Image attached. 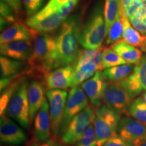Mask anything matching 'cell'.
I'll return each mask as SVG.
<instances>
[{
	"label": "cell",
	"mask_w": 146,
	"mask_h": 146,
	"mask_svg": "<svg viewBox=\"0 0 146 146\" xmlns=\"http://www.w3.org/2000/svg\"><path fill=\"white\" fill-rule=\"evenodd\" d=\"M81 30L77 16H70L62 23L55 37L60 66L72 65L78 60L81 52L78 48Z\"/></svg>",
	"instance_id": "1"
},
{
	"label": "cell",
	"mask_w": 146,
	"mask_h": 146,
	"mask_svg": "<svg viewBox=\"0 0 146 146\" xmlns=\"http://www.w3.org/2000/svg\"><path fill=\"white\" fill-rule=\"evenodd\" d=\"M33 52L29 64L35 70L47 75L53 69L60 66L55 38L41 33L35 36Z\"/></svg>",
	"instance_id": "2"
},
{
	"label": "cell",
	"mask_w": 146,
	"mask_h": 146,
	"mask_svg": "<svg viewBox=\"0 0 146 146\" xmlns=\"http://www.w3.org/2000/svg\"><path fill=\"white\" fill-rule=\"evenodd\" d=\"M106 37V28L101 3L93 10L81 30L80 44L87 50H100Z\"/></svg>",
	"instance_id": "3"
},
{
	"label": "cell",
	"mask_w": 146,
	"mask_h": 146,
	"mask_svg": "<svg viewBox=\"0 0 146 146\" xmlns=\"http://www.w3.org/2000/svg\"><path fill=\"white\" fill-rule=\"evenodd\" d=\"M120 115L103 105L96 110L94 125L97 145L102 146L108 139L117 135Z\"/></svg>",
	"instance_id": "4"
},
{
	"label": "cell",
	"mask_w": 146,
	"mask_h": 146,
	"mask_svg": "<svg viewBox=\"0 0 146 146\" xmlns=\"http://www.w3.org/2000/svg\"><path fill=\"white\" fill-rule=\"evenodd\" d=\"M29 85L26 80L19 85L10 101L5 112L9 117L25 129H27L31 123L28 100Z\"/></svg>",
	"instance_id": "5"
},
{
	"label": "cell",
	"mask_w": 146,
	"mask_h": 146,
	"mask_svg": "<svg viewBox=\"0 0 146 146\" xmlns=\"http://www.w3.org/2000/svg\"><path fill=\"white\" fill-rule=\"evenodd\" d=\"M96 112L91 106L76 115L61 132L62 141L66 145H72L78 141L89 125L94 123Z\"/></svg>",
	"instance_id": "6"
},
{
	"label": "cell",
	"mask_w": 146,
	"mask_h": 146,
	"mask_svg": "<svg viewBox=\"0 0 146 146\" xmlns=\"http://www.w3.org/2000/svg\"><path fill=\"white\" fill-rule=\"evenodd\" d=\"M134 98L119 82H108L103 102L118 114H128V109Z\"/></svg>",
	"instance_id": "7"
},
{
	"label": "cell",
	"mask_w": 146,
	"mask_h": 146,
	"mask_svg": "<svg viewBox=\"0 0 146 146\" xmlns=\"http://www.w3.org/2000/svg\"><path fill=\"white\" fill-rule=\"evenodd\" d=\"M68 96L67 91L63 89H49L46 92L50 106L52 133L54 136L57 135L61 129Z\"/></svg>",
	"instance_id": "8"
},
{
	"label": "cell",
	"mask_w": 146,
	"mask_h": 146,
	"mask_svg": "<svg viewBox=\"0 0 146 146\" xmlns=\"http://www.w3.org/2000/svg\"><path fill=\"white\" fill-rule=\"evenodd\" d=\"M88 98L81 87H72L68 93L66 104L61 132L68 125L69 122L76 115L79 114L88 106Z\"/></svg>",
	"instance_id": "9"
},
{
	"label": "cell",
	"mask_w": 146,
	"mask_h": 146,
	"mask_svg": "<svg viewBox=\"0 0 146 146\" xmlns=\"http://www.w3.org/2000/svg\"><path fill=\"white\" fill-rule=\"evenodd\" d=\"M117 133L135 146L146 138V126L131 116H123L118 123Z\"/></svg>",
	"instance_id": "10"
},
{
	"label": "cell",
	"mask_w": 146,
	"mask_h": 146,
	"mask_svg": "<svg viewBox=\"0 0 146 146\" xmlns=\"http://www.w3.org/2000/svg\"><path fill=\"white\" fill-rule=\"evenodd\" d=\"M133 98L146 91V55L142 56L140 62L134 67L128 77L119 81Z\"/></svg>",
	"instance_id": "11"
},
{
	"label": "cell",
	"mask_w": 146,
	"mask_h": 146,
	"mask_svg": "<svg viewBox=\"0 0 146 146\" xmlns=\"http://www.w3.org/2000/svg\"><path fill=\"white\" fill-rule=\"evenodd\" d=\"M108 82L104 77L102 72L98 70L81 84V87L87 95L91 104L94 107H100L103 102Z\"/></svg>",
	"instance_id": "12"
},
{
	"label": "cell",
	"mask_w": 146,
	"mask_h": 146,
	"mask_svg": "<svg viewBox=\"0 0 146 146\" xmlns=\"http://www.w3.org/2000/svg\"><path fill=\"white\" fill-rule=\"evenodd\" d=\"M0 140L7 145H20L26 141L27 136L23 129L5 114L0 120Z\"/></svg>",
	"instance_id": "13"
},
{
	"label": "cell",
	"mask_w": 146,
	"mask_h": 146,
	"mask_svg": "<svg viewBox=\"0 0 146 146\" xmlns=\"http://www.w3.org/2000/svg\"><path fill=\"white\" fill-rule=\"evenodd\" d=\"M74 66H62L51 71L45 76V85L48 89H66L73 87Z\"/></svg>",
	"instance_id": "14"
},
{
	"label": "cell",
	"mask_w": 146,
	"mask_h": 146,
	"mask_svg": "<svg viewBox=\"0 0 146 146\" xmlns=\"http://www.w3.org/2000/svg\"><path fill=\"white\" fill-rule=\"evenodd\" d=\"M52 132V123L50 114V106L46 98L34 118L33 136L36 141L49 139Z\"/></svg>",
	"instance_id": "15"
},
{
	"label": "cell",
	"mask_w": 146,
	"mask_h": 146,
	"mask_svg": "<svg viewBox=\"0 0 146 146\" xmlns=\"http://www.w3.org/2000/svg\"><path fill=\"white\" fill-rule=\"evenodd\" d=\"M33 52V45L28 41H12L2 43L0 45L1 56L19 60L27 61L31 57Z\"/></svg>",
	"instance_id": "16"
},
{
	"label": "cell",
	"mask_w": 146,
	"mask_h": 146,
	"mask_svg": "<svg viewBox=\"0 0 146 146\" xmlns=\"http://www.w3.org/2000/svg\"><path fill=\"white\" fill-rule=\"evenodd\" d=\"M45 86L41 82L33 81L29 85L28 100L29 105V117L31 123L41 108L45 97Z\"/></svg>",
	"instance_id": "17"
},
{
	"label": "cell",
	"mask_w": 146,
	"mask_h": 146,
	"mask_svg": "<svg viewBox=\"0 0 146 146\" xmlns=\"http://www.w3.org/2000/svg\"><path fill=\"white\" fill-rule=\"evenodd\" d=\"M32 33L28 27L21 23H15L1 33V44L12 41H28L33 37Z\"/></svg>",
	"instance_id": "18"
},
{
	"label": "cell",
	"mask_w": 146,
	"mask_h": 146,
	"mask_svg": "<svg viewBox=\"0 0 146 146\" xmlns=\"http://www.w3.org/2000/svg\"><path fill=\"white\" fill-rule=\"evenodd\" d=\"M114 52H116L127 62L128 64H138L141 61L142 52L135 46L127 43L124 40H118L111 46Z\"/></svg>",
	"instance_id": "19"
},
{
	"label": "cell",
	"mask_w": 146,
	"mask_h": 146,
	"mask_svg": "<svg viewBox=\"0 0 146 146\" xmlns=\"http://www.w3.org/2000/svg\"><path fill=\"white\" fill-rule=\"evenodd\" d=\"M132 64H125L105 69L102 72L104 77L108 82H119L128 77L134 69Z\"/></svg>",
	"instance_id": "20"
},
{
	"label": "cell",
	"mask_w": 146,
	"mask_h": 146,
	"mask_svg": "<svg viewBox=\"0 0 146 146\" xmlns=\"http://www.w3.org/2000/svg\"><path fill=\"white\" fill-rule=\"evenodd\" d=\"M70 0H50L43 8H42L37 13L33 16L29 17L26 22V23H36V22L42 21L48 16L60 10V9L68 3Z\"/></svg>",
	"instance_id": "21"
},
{
	"label": "cell",
	"mask_w": 146,
	"mask_h": 146,
	"mask_svg": "<svg viewBox=\"0 0 146 146\" xmlns=\"http://www.w3.org/2000/svg\"><path fill=\"white\" fill-rule=\"evenodd\" d=\"M62 18L60 17L57 12L42 21L32 23H26L29 28L36 32L47 33L56 30L63 23Z\"/></svg>",
	"instance_id": "22"
},
{
	"label": "cell",
	"mask_w": 146,
	"mask_h": 146,
	"mask_svg": "<svg viewBox=\"0 0 146 146\" xmlns=\"http://www.w3.org/2000/svg\"><path fill=\"white\" fill-rule=\"evenodd\" d=\"M25 64L12 58L1 56L0 57V76L1 78L16 76L23 70Z\"/></svg>",
	"instance_id": "23"
},
{
	"label": "cell",
	"mask_w": 146,
	"mask_h": 146,
	"mask_svg": "<svg viewBox=\"0 0 146 146\" xmlns=\"http://www.w3.org/2000/svg\"><path fill=\"white\" fill-rule=\"evenodd\" d=\"M122 16L123 22V38L124 41L134 45V46H141L144 36H141V33L134 28L129 21V18L122 10Z\"/></svg>",
	"instance_id": "24"
},
{
	"label": "cell",
	"mask_w": 146,
	"mask_h": 146,
	"mask_svg": "<svg viewBox=\"0 0 146 146\" xmlns=\"http://www.w3.org/2000/svg\"><path fill=\"white\" fill-rule=\"evenodd\" d=\"M121 11L120 0H105L104 15L106 36L110 27L112 26Z\"/></svg>",
	"instance_id": "25"
},
{
	"label": "cell",
	"mask_w": 146,
	"mask_h": 146,
	"mask_svg": "<svg viewBox=\"0 0 146 146\" xmlns=\"http://www.w3.org/2000/svg\"><path fill=\"white\" fill-rule=\"evenodd\" d=\"M25 80V78H16L15 77L13 81L1 92V98H0V115L1 116L5 114L7 108L8 106L12 96L15 94L16 89L19 87V85Z\"/></svg>",
	"instance_id": "26"
},
{
	"label": "cell",
	"mask_w": 146,
	"mask_h": 146,
	"mask_svg": "<svg viewBox=\"0 0 146 146\" xmlns=\"http://www.w3.org/2000/svg\"><path fill=\"white\" fill-rule=\"evenodd\" d=\"M127 114L146 126V103L143 98L138 97L133 100Z\"/></svg>",
	"instance_id": "27"
},
{
	"label": "cell",
	"mask_w": 146,
	"mask_h": 146,
	"mask_svg": "<svg viewBox=\"0 0 146 146\" xmlns=\"http://www.w3.org/2000/svg\"><path fill=\"white\" fill-rule=\"evenodd\" d=\"M127 62L120 57L112 48H107L103 51V60H102V70L122 64H125Z\"/></svg>",
	"instance_id": "28"
},
{
	"label": "cell",
	"mask_w": 146,
	"mask_h": 146,
	"mask_svg": "<svg viewBox=\"0 0 146 146\" xmlns=\"http://www.w3.org/2000/svg\"><path fill=\"white\" fill-rule=\"evenodd\" d=\"M123 33V22L122 16V10L118 16L112 26L110 29L108 35L106 37V45L113 44L115 42L118 41L122 37Z\"/></svg>",
	"instance_id": "29"
},
{
	"label": "cell",
	"mask_w": 146,
	"mask_h": 146,
	"mask_svg": "<svg viewBox=\"0 0 146 146\" xmlns=\"http://www.w3.org/2000/svg\"><path fill=\"white\" fill-rule=\"evenodd\" d=\"M74 146H98L94 123L89 126L81 138L74 144Z\"/></svg>",
	"instance_id": "30"
},
{
	"label": "cell",
	"mask_w": 146,
	"mask_h": 146,
	"mask_svg": "<svg viewBox=\"0 0 146 146\" xmlns=\"http://www.w3.org/2000/svg\"><path fill=\"white\" fill-rule=\"evenodd\" d=\"M0 14H1V31L10 23H14V10L4 1L0 2Z\"/></svg>",
	"instance_id": "31"
},
{
	"label": "cell",
	"mask_w": 146,
	"mask_h": 146,
	"mask_svg": "<svg viewBox=\"0 0 146 146\" xmlns=\"http://www.w3.org/2000/svg\"><path fill=\"white\" fill-rule=\"evenodd\" d=\"M25 10L29 17L37 13L42 8L45 0H23Z\"/></svg>",
	"instance_id": "32"
},
{
	"label": "cell",
	"mask_w": 146,
	"mask_h": 146,
	"mask_svg": "<svg viewBox=\"0 0 146 146\" xmlns=\"http://www.w3.org/2000/svg\"><path fill=\"white\" fill-rule=\"evenodd\" d=\"M78 0H70L68 3L64 5L60 10H58L57 13L60 18H62L63 21H64L66 19L67 17L70 14V12L73 10V9L76 7L77 4Z\"/></svg>",
	"instance_id": "33"
},
{
	"label": "cell",
	"mask_w": 146,
	"mask_h": 146,
	"mask_svg": "<svg viewBox=\"0 0 146 146\" xmlns=\"http://www.w3.org/2000/svg\"><path fill=\"white\" fill-rule=\"evenodd\" d=\"M102 146H134L132 143L130 142L126 141L121 137H120L118 135H116L112 137Z\"/></svg>",
	"instance_id": "34"
},
{
	"label": "cell",
	"mask_w": 146,
	"mask_h": 146,
	"mask_svg": "<svg viewBox=\"0 0 146 146\" xmlns=\"http://www.w3.org/2000/svg\"><path fill=\"white\" fill-rule=\"evenodd\" d=\"M128 18L132 26L138 32H139L143 35L146 36V23L142 18H138L137 16H131Z\"/></svg>",
	"instance_id": "35"
},
{
	"label": "cell",
	"mask_w": 146,
	"mask_h": 146,
	"mask_svg": "<svg viewBox=\"0 0 146 146\" xmlns=\"http://www.w3.org/2000/svg\"><path fill=\"white\" fill-rule=\"evenodd\" d=\"M30 146H64V145L53 139H49L44 141H36Z\"/></svg>",
	"instance_id": "36"
},
{
	"label": "cell",
	"mask_w": 146,
	"mask_h": 146,
	"mask_svg": "<svg viewBox=\"0 0 146 146\" xmlns=\"http://www.w3.org/2000/svg\"><path fill=\"white\" fill-rule=\"evenodd\" d=\"M140 18H143L146 16V0H141L137 12L135 16Z\"/></svg>",
	"instance_id": "37"
},
{
	"label": "cell",
	"mask_w": 146,
	"mask_h": 146,
	"mask_svg": "<svg viewBox=\"0 0 146 146\" xmlns=\"http://www.w3.org/2000/svg\"><path fill=\"white\" fill-rule=\"evenodd\" d=\"M5 2L13 9L14 12H18L21 7V0H1Z\"/></svg>",
	"instance_id": "38"
},
{
	"label": "cell",
	"mask_w": 146,
	"mask_h": 146,
	"mask_svg": "<svg viewBox=\"0 0 146 146\" xmlns=\"http://www.w3.org/2000/svg\"><path fill=\"white\" fill-rule=\"evenodd\" d=\"M16 76H10V77H5L1 78V81H0V91H3L5 87L10 84L13 80L15 78Z\"/></svg>",
	"instance_id": "39"
},
{
	"label": "cell",
	"mask_w": 146,
	"mask_h": 146,
	"mask_svg": "<svg viewBox=\"0 0 146 146\" xmlns=\"http://www.w3.org/2000/svg\"><path fill=\"white\" fill-rule=\"evenodd\" d=\"M139 1V0H120V2H121V7L122 8L125 9L127 7H129V5H131L133 3L135 2V1Z\"/></svg>",
	"instance_id": "40"
},
{
	"label": "cell",
	"mask_w": 146,
	"mask_h": 146,
	"mask_svg": "<svg viewBox=\"0 0 146 146\" xmlns=\"http://www.w3.org/2000/svg\"><path fill=\"white\" fill-rule=\"evenodd\" d=\"M140 47H141V50L142 52H143L146 55V36H144L143 41H142Z\"/></svg>",
	"instance_id": "41"
},
{
	"label": "cell",
	"mask_w": 146,
	"mask_h": 146,
	"mask_svg": "<svg viewBox=\"0 0 146 146\" xmlns=\"http://www.w3.org/2000/svg\"><path fill=\"white\" fill-rule=\"evenodd\" d=\"M135 146H146V138L145 139L142 140L141 142H139L137 145H136Z\"/></svg>",
	"instance_id": "42"
},
{
	"label": "cell",
	"mask_w": 146,
	"mask_h": 146,
	"mask_svg": "<svg viewBox=\"0 0 146 146\" xmlns=\"http://www.w3.org/2000/svg\"><path fill=\"white\" fill-rule=\"evenodd\" d=\"M143 98L144 101H145V103H146V91L145 93H144L143 95Z\"/></svg>",
	"instance_id": "43"
}]
</instances>
